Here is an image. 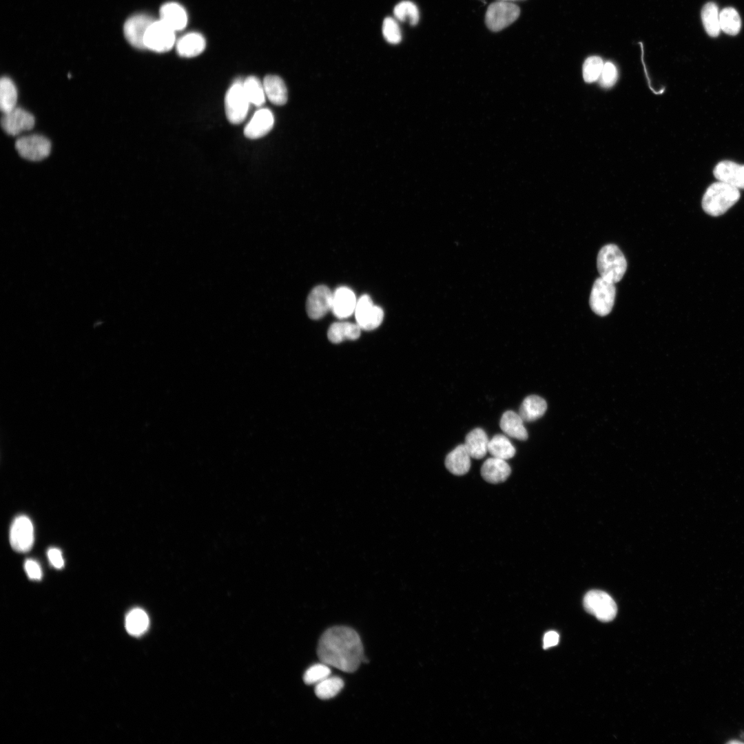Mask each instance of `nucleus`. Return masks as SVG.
<instances>
[{"label": "nucleus", "mask_w": 744, "mask_h": 744, "mask_svg": "<svg viewBox=\"0 0 744 744\" xmlns=\"http://www.w3.org/2000/svg\"><path fill=\"white\" fill-rule=\"evenodd\" d=\"M543 641L545 649L556 645L559 641V634L555 631H549L545 634Z\"/></svg>", "instance_id": "41"}, {"label": "nucleus", "mask_w": 744, "mask_h": 744, "mask_svg": "<svg viewBox=\"0 0 744 744\" xmlns=\"http://www.w3.org/2000/svg\"><path fill=\"white\" fill-rule=\"evenodd\" d=\"M471 457L465 445L460 444L446 455L445 466L452 474L463 475L470 469Z\"/></svg>", "instance_id": "21"}, {"label": "nucleus", "mask_w": 744, "mask_h": 744, "mask_svg": "<svg viewBox=\"0 0 744 744\" xmlns=\"http://www.w3.org/2000/svg\"><path fill=\"white\" fill-rule=\"evenodd\" d=\"M382 31L384 39L391 44H397L402 41V32L395 18L386 17L382 23Z\"/></svg>", "instance_id": "37"}, {"label": "nucleus", "mask_w": 744, "mask_h": 744, "mask_svg": "<svg viewBox=\"0 0 744 744\" xmlns=\"http://www.w3.org/2000/svg\"><path fill=\"white\" fill-rule=\"evenodd\" d=\"M617 74L616 66L611 62H606L599 79L600 85L606 88L612 87L617 81Z\"/></svg>", "instance_id": "38"}, {"label": "nucleus", "mask_w": 744, "mask_h": 744, "mask_svg": "<svg viewBox=\"0 0 744 744\" xmlns=\"http://www.w3.org/2000/svg\"><path fill=\"white\" fill-rule=\"evenodd\" d=\"M48 558L52 564L56 568H62L64 566V560L61 551L56 548H50L47 552Z\"/></svg>", "instance_id": "40"}, {"label": "nucleus", "mask_w": 744, "mask_h": 744, "mask_svg": "<svg viewBox=\"0 0 744 744\" xmlns=\"http://www.w3.org/2000/svg\"><path fill=\"white\" fill-rule=\"evenodd\" d=\"M727 743H731V744H734V743H737V744H740V743H743V742H741V741H737V740H734V741H733V740H732V741H730L727 742Z\"/></svg>", "instance_id": "42"}, {"label": "nucleus", "mask_w": 744, "mask_h": 744, "mask_svg": "<svg viewBox=\"0 0 744 744\" xmlns=\"http://www.w3.org/2000/svg\"><path fill=\"white\" fill-rule=\"evenodd\" d=\"M393 14L397 21H408L411 25H415L420 19L417 7L410 1H402L398 3L393 9Z\"/></svg>", "instance_id": "34"}, {"label": "nucleus", "mask_w": 744, "mask_h": 744, "mask_svg": "<svg viewBox=\"0 0 744 744\" xmlns=\"http://www.w3.org/2000/svg\"><path fill=\"white\" fill-rule=\"evenodd\" d=\"M333 293L325 285L313 288L308 296L306 310L308 316L313 320L322 318L331 309Z\"/></svg>", "instance_id": "13"}, {"label": "nucleus", "mask_w": 744, "mask_h": 744, "mask_svg": "<svg viewBox=\"0 0 744 744\" xmlns=\"http://www.w3.org/2000/svg\"><path fill=\"white\" fill-rule=\"evenodd\" d=\"M250 104L244 91L242 81L236 80L225 94V108L228 121L234 125L241 123L247 115Z\"/></svg>", "instance_id": "4"}, {"label": "nucleus", "mask_w": 744, "mask_h": 744, "mask_svg": "<svg viewBox=\"0 0 744 744\" xmlns=\"http://www.w3.org/2000/svg\"><path fill=\"white\" fill-rule=\"evenodd\" d=\"M34 116L25 110L16 107L3 114L1 127L4 132L11 136H17L23 131L31 130L34 125Z\"/></svg>", "instance_id": "14"}, {"label": "nucleus", "mask_w": 744, "mask_h": 744, "mask_svg": "<svg viewBox=\"0 0 744 744\" xmlns=\"http://www.w3.org/2000/svg\"><path fill=\"white\" fill-rule=\"evenodd\" d=\"M713 174L717 180L744 189V165L725 160L716 164Z\"/></svg>", "instance_id": "15"}, {"label": "nucleus", "mask_w": 744, "mask_h": 744, "mask_svg": "<svg viewBox=\"0 0 744 744\" xmlns=\"http://www.w3.org/2000/svg\"><path fill=\"white\" fill-rule=\"evenodd\" d=\"M12 548L21 552L30 550L34 543V527L29 517L19 515L12 521L10 530Z\"/></svg>", "instance_id": "10"}, {"label": "nucleus", "mask_w": 744, "mask_h": 744, "mask_svg": "<svg viewBox=\"0 0 744 744\" xmlns=\"http://www.w3.org/2000/svg\"><path fill=\"white\" fill-rule=\"evenodd\" d=\"M344 681L338 676H328L315 686L316 695L321 699H328L336 696L343 688Z\"/></svg>", "instance_id": "33"}, {"label": "nucleus", "mask_w": 744, "mask_h": 744, "mask_svg": "<svg viewBox=\"0 0 744 744\" xmlns=\"http://www.w3.org/2000/svg\"><path fill=\"white\" fill-rule=\"evenodd\" d=\"M597 267L601 278L616 283L624 276L627 262L623 254L617 245L608 244L599 250Z\"/></svg>", "instance_id": "3"}, {"label": "nucleus", "mask_w": 744, "mask_h": 744, "mask_svg": "<svg viewBox=\"0 0 744 744\" xmlns=\"http://www.w3.org/2000/svg\"><path fill=\"white\" fill-rule=\"evenodd\" d=\"M176 42L175 31L161 19L152 22L144 37L145 48L158 53L170 50Z\"/></svg>", "instance_id": "7"}, {"label": "nucleus", "mask_w": 744, "mask_h": 744, "mask_svg": "<svg viewBox=\"0 0 744 744\" xmlns=\"http://www.w3.org/2000/svg\"><path fill=\"white\" fill-rule=\"evenodd\" d=\"M719 13L718 6L714 2L705 3L701 10L703 27L712 37H717L721 31Z\"/></svg>", "instance_id": "27"}, {"label": "nucleus", "mask_w": 744, "mask_h": 744, "mask_svg": "<svg viewBox=\"0 0 744 744\" xmlns=\"http://www.w3.org/2000/svg\"><path fill=\"white\" fill-rule=\"evenodd\" d=\"M604 63L601 57L592 56L586 59L583 65V77L586 82L592 83L599 80Z\"/></svg>", "instance_id": "35"}, {"label": "nucleus", "mask_w": 744, "mask_h": 744, "mask_svg": "<svg viewBox=\"0 0 744 744\" xmlns=\"http://www.w3.org/2000/svg\"><path fill=\"white\" fill-rule=\"evenodd\" d=\"M242 86L251 104L260 107L265 102L266 94L263 83L255 76H249L242 81Z\"/></svg>", "instance_id": "31"}, {"label": "nucleus", "mask_w": 744, "mask_h": 744, "mask_svg": "<svg viewBox=\"0 0 744 744\" xmlns=\"http://www.w3.org/2000/svg\"><path fill=\"white\" fill-rule=\"evenodd\" d=\"M500 428L508 436L519 440H526L528 438V433L524 426V420L519 415L513 411H507L502 415Z\"/></svg>", "instance_id": "23"}, {"label": "nucleus", "mask_w": 744, "mask_h": 744, "mask_svg": "<svg viewBox=\"0 0 744 744\" xmlns=\"http://www.w3.org/2000/svg\"><path fill=\"white\" fill-rule=\"evenodd\" d=\"M266 97L274 105H282L287 101V90L284 81L277 75H267L263 80Z\"/></svg>", "instance_id": "22"}, {"label": "nucleus", "mask_w": 744, "mask_h": 744, "mask_svg": "<svg viewBox=\"0 0 744 744\" xmlns=\"http://www.w3.org/2000/svg\"><path fill=\"white\" fill-rule=\"evenodd\" d=\"M160 19L173 30L180 31L187 23V14L185 8L176 2L163 4L159 11Z\"/></svg>", "instance_id": "18"}, {"label": "nucleus", "mask_w": 744, "mask_h": 744, "mask_svg": "<svg viewBox=\"0 0 744 744\" xmlns=\"http://www.w3.org/2000/svg\"><path fill=\"white\" fill-rule=\"evenodd\" d=\"M499 1H506V2H513V1H521V0H499Z\"/></svg>", "instance_id": "43"}, {"label": "nucleus", "mask_w": 744, "mask_h": 744, "mask_svg": "<svg viewBox=\"0 0 744 744\" xmlns=\"http://www.w3.org/2000/svg\"><path fill=\"white\" fill-rule=\"evenodd\" d=\"M125 625L129 634L138 637L147 630L149 626V617L143 610L134 608L127 613Z\"/></svg>", "instance_id": "29"}, {"label": "nucleus", "mask_w": 744, "mask_h": 744, "mask_svg": "<svg viewBox=\"0 0 744 744\" xmlns=\"http://www.w3.org/2000/svg\"><path fill=\"white\" fill-rule=\"evenodd\" d=\"M331 674L329 665L324 663H316L310 666L304 672L303 680L307 685L317 684Z\"/></svg>", "instance_id": "36"}, {"label": "nucleus", "mask_w": 744, "mask_h": 744, "mask_svg": "<svg viewBox=\"0 0 744 744\" xmlns=\"http://www.w3.org/2000/svg\"><path fill=\"white\" fill-rule=\"evenodd\" d=\"M360 333L361 328L358 324L338 322L330 326L327 336L331 342L339 343L345 340H356Z\"/></svg>", "instance_id": "26"}, {"label": "nucleus", "mask_w": 744, "mask_h": 744, "mask_svg": "<svg viewBox=\"0 0 744 744\" xmlns=\"http://www.w3.org/2000/svg\"><path fill=\"white\" fill-rule=\"evenodd\" d=\"M354 312L357 324L361 329L366 331L379 327L384 318L383 310L374 305L368 295H363L359 298Z\"/></svg>", "instance_id": "11"}, {"label": "nucleus", "mask_w": 744, "mask_h": 744, "mask_svg": "<svg viewBox=\"0 0 744 744\" xmlns=\"http://www.w3.org/2000/svg\"><path fill=\"white\" fill-rule=\"evenodd\" d=\"M274 124V117L267 108L257 110L244 129L245 136L250 139L261 138L268 134Z\"/></svg>", "instance_id": "16"}, {"label": "nucleus", "mask_w": 744, "mask_h": 744, "mask_svg": "<svg viewBox=\"0 0 744 744\" xmlns=\"http://www.w3.org/2000/svg\"><path fill=\"white\" fill-rule=\"evenodd\" d=\"M585 610L603 622L611 621L617 612L614 599L606 592L599 590L588 591L583 598Z\"/></svg>", "instance_id": "5"}, {"label": "nucleus", "mask_w": 744, "mask_h": 744, "mask_svg": "<svg viewBox=\"0 0 744 744\" xmlns=\"http://www.w3.org/2000/svg\"><path fill=\"white\" fill-rule=\"evenodd\" d=\"M616 295L614 283L601 277L593 283L589 299L591 309L597 315L605 316L613 307Z\"/></svg>", "instance_id": "8"}, {"label": "nucleus", "mask_w": 744, "mask_h": 744, "mask_svg": "<svg viewBox=\"0 0 744 744\" xmlns=\"http://www.w3.org/2000/svg\"><path fill=\"white\" fill-rule=\"evenodd\" d=\"M520 14L519 8L512 2L498 1L491 3L485 14L486 25L497 32L512 24Z\"/></svg>", "instance_id": "6"}, {"label": "nucleus", "mask_w": 744, "mask_h": 744, "mask_svg": "<svg viewBox=\"0 0 744 744\" xmlns=\"http://www.w3.org/2000/svg\"><path fill=\"white\" fill-rule=\"evenodd\" d=\"M488 452L492 457L506 460L515 455L516 450L506 436L497 434L489 440Z\"/></svg>", "instance_id": "28"}, {"label": "nucleus", "mask_w": 744, "mask_h": 744, "mask_svg": "<svg viewBox=\"0 0 744 744\" xmlns=\"http://www.w3.org/2000/svg\"><path fill=\"white\" fill-rule=\"evenodd\" d=\"M720 28L729 35H736L741 28V19L738 12L732 7L723 8L719 13Z\"/></svg>", "instance_id": "32"}, {"label": "nucleus", "mask_w": 744, "mask_h": 744, "mask_svg": "<svg viewBox=\"0 0 744 744\" xmlns=\"http://www.w3.org/2000/svg\"><path fill=\"white\" fill-rule=\"evenodd\" d=\"M511 468L506 460L492 457L482 464L481 475L484 479L490 484H499L507 479Z\"/></svg>", "instance_id": "19"}, {"label": "nucleus", "mask_w": 744, "mask_h": 744, "mask_svg": "<svg viewBox=\"0 0 744 744\" xmlns=\"http://www.w3.org/2000/svg\"><path fill=\"white\" fill-rule=\"evenodd\" d=\"M17 102V90L14 82L7 76L2 77L0 81V108L3 114L14 109Z\"/></svg>", "instance_id": "30"}, {"label": "nucleus", "mask_w": 744, "mask_h": 744, "mask_svg": "<svg viewBox=\"0 0 744 744\" xmlns=\"http://www.w3.org/2000/svg\"><path fill=\"white\" fill-rule=\"evenodd\" d=\"M154 21L151 16L146 14H137L127 19L123 26V32L129 43L136 48L145 49V34Z\"/></svg>", "instance_id": "12"}, {"label": "nucleus", "mask_w": 744, "mask_h": 744, "mask_svg": "<svg viewBox=\"0 0 744 744\" xmlns=\"http://www.w3.org/2000/svg\"><path fill=\"white\" fill-rule=\"evenodd\" d=\"M488 442L489 440L485 431L477 428L466 435L464 444L471 457L482 459L488 452Z\"/></svg>", "instance_id": "24"}, {"label": "nucleus", "mask_w": 744, "mask_h": 744, "mask_svg": "<svg viewBox=\"0 0 744 744\" xmlns=\"http://www.w3.org/2000/svg\"><path fill=\"white\" fill-rule=\"evenodd\" d=\"M317 654L324 663L345 672L355 671L364 658L359 634L347 626H334L320 637Z\"/></svg>", "instance_id": "1"}, {"label": "nucleus", "mask_w": 744, "mask_h": 744, "mask_svg": "<svg viewBox=\"0 0 744 744\" xmlns=\"http://www.w3.org/2000/svg\"><path fill=\"white\" fill-rule=\"evenodd\" d=\"M15 148L19 155L25 159L39 161L45 158L50 153V141L39 134H31L18 138Z\"/></svg>", "instance_id": "9"}, {"label": "nucleus", "mask_w": 744, "mask_h": 744, "mask_svg": "<svg viewBox=\"0 0 744 744\" xmlns=\"http://www.w3.org/2000/svg\"><path fill=\"white\" fill-rule=\"evenodd\" d=\"M357 301L353 291L341 287L333 293L331 310L340 319L350 316L355 309Z\"/></svg>", "instance_id": "17"}, {"label": "nucleus", "mask_w": 744, "mask_h": 744, "mask_svg": "<svg viewBox=\"0 0 744 744\" xmlns=\"http://www.w3.org/2000/svg\"><path fill=\"white\" fill-rule=\"evenodd\" d=\"M206 45L204 37L198 32H189L176 42V52L180 56L190 58L201 54Z\"/></svg>", "instance_id": "20"}, {"label": "nucleus", "mask_w": 744, "mask_h": 744, "mask_svg": "<svg viewBox=\"0 0 744 744\" xmlns=\"http://www.w3.org/2000/svg\"><path fill=\"white\" fill-rule=\"evenodd\" d=\"M740 196L738 189L718 180L705 190L701 201L702 208L707 214L719 216L731 208L739 200Z\"/></svg>", "instance_id": "2"}, {"label": "nucleus", "mask_w": 744, "mask_h": 744, "mask_svg": "<svg viewBox=\"0 0 744 744\" xmlns=\"http://www.w3.org/2000/svg\"><path fill=\"white\" fill-rule=\"evenodd\" d=\"M24 569L28 577L33 580H40L42 571L39 564L34 560L28 559L24 563Z\"/></svg>", "instance_id": "39"}, {"label": "nucleus", "mask_w": 744, "mask_h": 744, "mask_svg": "<svg viewBox=\"0 0 744 744\" xmlns=\"http://www.w3.org/2000/svg\"><path fill=\"white\" fill-rule=\"evenodd\" d=\"M547 409V404L544 399L538 395L527 396L522 402L519 415L524 422H533L540 418Z\"/></svg>", "instance_id": "25"}]
</instances>
